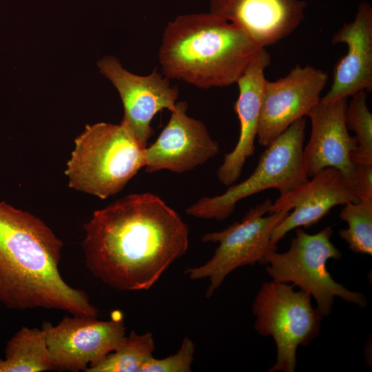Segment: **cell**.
Wrapping results in <instances>:
<instances>
[{
	"label": "cell",
	"mask_w": 372,
	"mask_h": 372,
	"mask_svg": "<svg viewBox=\"0 0 372 372\" xmlns=\"http://www.w3.org/2000/svg\"><path fill=\"white\" fill-rule=\"evenodd\" d=\"M83 227L87 268L118 291L148 290L189 245L187 225L149 192L127 195L94 211Z\"/></svg>",
	"instance_id": "obj_1"
},
{
	"label": "cell",
	"mask_w": 372,
	"mask_h": 372,
	"mask_svg": "<svg viewBox=\"0 0 372 372\" xmlns=\"http://www.w3.org/2000/svg\"><path fill=\"white\" fill-rule=\"evenodd\" d=\"M62 247L40 218L0 201V302L12 310L43 308L98 317L85 292L62 278Z\"/></svg>",
	"instance_id": "obj_2"
},
{
	"label": "cell",
	"mask_w": 372,
	"mask_h": 372,
	"mask_svg": "<svg viewBox=\"0 0 372 372\" xmlns=\"http://www.w3.org/2000/svg\"><path fill=\"white\" fill-rule=\"evenodd\" d=\"M260 48L243 30L210 12L186 14L166 25L158 59L169 79L222 87L237 82Z\"/></svg>",
	"instance_id": "obj_3"
},
{
	"label": "cell",
	"mask_w": 372,
	"mask_h": 372,
	"mask_svg": "<svg viewBox=\"0 0 372 372\" xmlns=\"http://www.w3.org/2000/svg\"><path fill=\"white\" fill-rule=\"evenodd\" d=\"M145 148L123 122L87 125L66 163L68 185L101 199L115 195L144 167Z\"/></svg>",
	"instance_id": "obj_4"
},
{
	"label": "cell",
	"mask_w": 372,
	"mask_h": 372,
	"mask_svg": "<svg viewBox=\"0 0 372 372\" xmlns=\"http://www.w3.org/2000/svg\"><path fill=\"white\" fill-rule=\"evenodd\" d=\"M306 123L305 117L296 121L266 147L247 179L229 186L220 195L200 198L186 209V214L223 221L245 198L269 189H276L282 195L307 182L302 157Z\"/></svg>",
	"instance_id": "obj_5"
},
{
	"label": "cell",
	"mask_w": 372,
	"mask_h": 372,
	"mask_svg": "<svg viewBox=\"0 0 372 372\" xmlns=\"http://www.w3.org/2000/svg\"><path fill=\"white\" fill-rule=\"evenodd\" d=\"M333 234L331 226L314 234L296 228L286 251H271L265 258V270L272 280L291 283L309 293L324 317L331 314L335 297L361 308L367 305L363 293L337 282L327 269L329 259L340 260L342 256L331 242Z\"/></svg>",
	"instance_id": "obj_6"
},
{
	"label": "cell",
	"mask_w": 372,
	"mask_h": 372,
	"mask_svg": "<svg viewBox=\"0 0 372 372\" xmlns=\"http://www.w3.org/2000/svg\"><path fill=\"white\" fill-rule=\"evenodd\" d=\"M252 311L256 332L276 344V360L269 371L294 372L298 348L320 335L324 318L313 307L311 295L290 283L267 281L256 293Z\"/></svg>",
	"instance_id": "obj_7"
},
{
	"label": "cell",
	"mask_w": 372,
	"mask_h": 372,
	"mask_svg": "<svg viewBox=\"0 0 372 372\" xmlns=\"http://www.w3.org/2000/svg\"><path fill=\"white\" fill-rule=\"evenodd\" d=\"M271 204L270 199H266L251 207L240 221L202 236L203 242H217L218 246L206 263L187 268L185 273L191 280L209 279L207 298L214 294L233 271L256 263L265 265L267 254L277 250V245L271 242V236L290 211L268 214Z\"/></svg>",
	"instance_id": "obj_8"
},
{
	"label": "cell",
	"mask_w": 372,
	"mask_h": 372,
	"mask_svg": "<svg viewBox=\"0 0 372 372\" xmlns=\"http://www.w3.org/2000/svg\"><path fill=\"white\" fill-rule=\"evenodd\" d=\"M48 347L56 370L85 371L116 350L125 338L121 314L110 320L96 317L65 316L56 325L45 322Z\"/></svg>",
	"instance_id": "obj_9"
},
{
	"label": "cell",
	"mask_w": 372,
	"mask_h": 372,
	"mask_svg": "<svg viewBox=\"0 0 372 372\" xmlns=\"http://www.w3.org/2000/svg\"><path fill=\"white\" fill-rule=\"evenodd\" d=\"M328 74L311 65H296L285 77L266 80L257 133L266 147L296 121L307 116L321 98Z\"/></svg>",
	"instance_id": "obj_10"
},
{
	"label": "cell",
	"mask_w": 372,
	"mask_h": 372,
	"mask_svg": "<svg viewBox=\"0 0 372 372\" xmlns=\"http://www.w3.org/2000/svg\"><path fill=\"white\" fill-rule=\"evenodd\" d=\"M347 105V98L320 100L309 112L311 132L303 148V163L309 178L324 168L339 170L358 197L360 172L351 158L357 143L346 126Z\"/></svg>",
	"instance_id": "obj_11"
},
{
	"label": "cell",
	"mask_w": 372,
	"mask_h": 372,
	"mask_svg": "<svg viewBox=\"0 0 372 372\" xmlns=\"http://www.w3.org/2000/svg\"><path fill=\"white\" fill-rule=\"evenodd\" d=\"M97 65L120 95L124 109L121 122L143 147H147L154 133L152 120L158 112L174 109L179 94L178 87L172 86L170 79L156 70L146 76L133 74L112 56H104Z\"/></svg>",
	"instance_id": "obj_12"
},
{
	"label": "cell",
	"mask_w": 372,
	"mask_h": 372,
	"mask_svg": "<svg viewBox=\"0 0 372 372\" xmlns=\"http://www.w3.org/2000/svg\"><path fill=\"white\" fill-rule=\"evenodd\" d=\"M187 111V102H176L157 139L145 149L146 172L169 170L183 174L205 164L219 153L220 146L205 125L189 116Z\"/></svg>",
	"instance_id": "obj_13"
},
{
	"label": "cell",
	"mask_w": 372,
	"mask_h": 372,
	"mask_svg": "<svg viewBox=\"0 0 372 372\" xmlns=\"http://www.w3.org/2000/svg\"><path fill=\"white\" fill-rule=\"evenodd\" d=\"M360 199L342 173L333 167L320 170L292 191L280 195L268 214L291 211L275 228L271 242L276 245L291 230L317 224L335 206L355 203Z\"/></svg>",
	"instance_id": "obj_14"
},
{
	"label": "cell",
	"mask_w": 372,
	"mask_h": 372,
	"mask_svg": "<svg viewBox=\"0 0 372 372\" xmlns=\"http://www.w3.org/2000/svg\"><path fill=\"white\" fill-rule=\"evenodd\" d=\"M307 6L304 0H210V12L239 27L265 48L298 27Z\"/></svg>",
	"instance_id": "obj_15"
},
{
	"label": "cell",
	"mask_w": 372,
	"mask_h": 372,
	"mask_svg": "<svg viewBox=\"0 0 372 372\" xmlns=\"http://www.w3.org/2000/svg\"><path fill=\"white\" fill-rule=\"evenodd\" d=\"M271 58L265 48L255 54L245 71L236 83L239 95L234 110L240 122L238 142L231 152L225 155L218 167V181L230 186L240 178L246 160L255 153L264 87L265 70L270 65Z\"/></svg>",
	"instance_id": "obj_16"
},
{
	"label": "cell",
	"mask_w": 372,
	"mask_h": 372,
	"mask_svg": "<svg viewBox=\"0 0 372 372\" xmlns=\"http://www.w3.org/2000/svg\"><path fill=\"white\" fill-rule=\"evenodd\" d=\"M333 44L345 43L347 54L335 64L333 83L322 101L351 96L372 90V8L359 3L354 20L344 23L333 34Z\"/></svg>",
	"instance_id": "obj_17"
},
{
	"label": "cell",
	"mask_w": 372,
	"mask_h": 372,
	"mask_svg": "<svg viewBox=\"0 0 372 372\" xmlns=\"http://www.w3.org/2000/svg\"><path fill=\"white\" fill-rule=\"evenodd\" d=\"M56 370L45 329L22 327L8 341L0 372H42Z\"/></svg>",
	"instance_id": "obj_18"
},
{
	"label": "cell",
	"mask_w": 372,
	"mask_h": 372,
	"mask_svg": "<svg viewBox=\"0 0 372 372\" xmlns=\"http://www.w3.org/2000/svg\"><path fill=\"white\" fill-rule=\"evenodd\" d=\"M154 349V340L150 332L138 334L132 331L116 350L85 371L140 372L143 365L153 357Z\"/></svg>",
	"instance_id": "obj_19"
},
{
	"label": "cell",
	"mask_w": 372,
	"mask_h": 372,
	"mask_svg": "<svg viewBox=\"0 0 372 372\" xmlns=\"http://www.w3.org/2000/svg\"><path fill=\"white\" fill-rule=\"evenodd\" d=\"M340 218L347 223L339 231L349 249L356 254H372V198L360 199L343 205Z\"/></svg>",
	"instance_id": "obj_20"
},
{
	"label": "cell",
	"mask_w": 372,
	"mask_h": 372,
	"mask_svg": "<svg viewBox=\"0 0 372 372\" xmlns=\"http://www.w3.org/2000/svg\"><path fill=\"white\" fill-rule=\"evenodd\" d=\"M351 97L345 112L346 126L355 132L357 143L351 158L355 163L372 165V114L366 105L367 92L360 91Z\"/></svg>",
	"instance_id": "obj_21"
},
{
	"label": "cell",
	"mask_w": 372,
	"mask_h": 372,
	"mask_svg": "<svg viewBox=\"0 0 372 372\" xmlns=\"http://www.w3.org/2000/svg\"><path fill=\"white\" fill-rule=\"evenodd\" d=\"M194 352V343L185 336L176 353L162 359L151 358L140 372H190Z\"/></svg>",
	"instance_id": "obj_22"
}]
</instances>
